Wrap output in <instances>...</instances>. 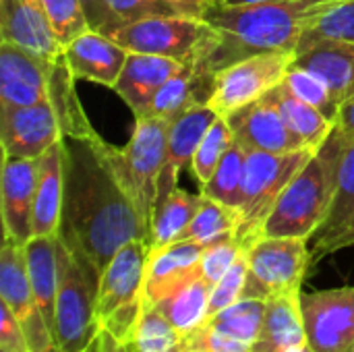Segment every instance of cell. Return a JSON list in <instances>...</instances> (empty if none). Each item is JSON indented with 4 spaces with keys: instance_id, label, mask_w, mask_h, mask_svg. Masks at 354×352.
Listing matches in <instances>:
<instances>
[{
    "instance_id": "8d00e7d4",
    "label": "cell",
    "mask_w": 354,
    "mask_h": 352,
    "mask_svg": "<svg viewBox=\"0 0 354 352\" xmlns=\"http://www.w3.org/2000/svg\"><path fill=\"white\" fill-rule=\"evenodd\" d=\"M284 85L297 98H301L303 102L315 106L326 118L336 122L338 112H340V102L334 98L332 89L326 85V81H322L315 73L292 64L288 75H286V79H284Z\"/></svg>"
},
{
    "instance_id": "ab89813d",
    "label": "cell",
    "mask_w": 354,
    "mask_h": 352,
    "mask_svg": "<svg viewBox=\"0 0 354 352\" xmlns=\"http://www.w3.org/2000/svg\"><path fill=\"white\" fill-rule=\"evenodd\" d=\"M44 6L62 50L66 44L89 29L81 0H44Z\"/></svg>"
},
{
    "instance_id": "30bf717a",
    "label": "cell",
    "mask_w": 354,
    "mask_h": 352,
    "mask_svg": "<svg viewBox=\"0 0 354 352\" xmlns=\"http://www.w3.org/2000/svg\"><path fill=\"white\" fill-rule=\"evenodd\" d=\"M214 33L203 17L162 15L133 23H124L110 37L129 52L189 60L197 48Z\"/></svg>"
},
{
    "instance_id": "4316f807",
    "label": "cell",
    "mask_w": 354,
    "mask_h": 352,
    "mask_svg": "<svg viewBox=\"0 0 354 352\" xmlns=\"http://www.w3.org/2000/svg\"><path fill=\"white\" fill-rule=\"evenodd\" d=\"M354 218V139H348L346 149L336 166L334 176V197L330 212L322 228L315 232V245L311 249V263L322 259L324 249L344 230Z\"/></svg>"
},
{
    "instance_id": "f907efd6",
    "label": "cell",
    "mask_w": 354,
    "mask_h": 352,
    "mask_svg": "<svg viewBox=\"0 0 354 352\" xmlns=\"http://www.w3.org/2000/svg\"><path fill=\"white\" fill-rule=\"evenodd\" d=\"M282 352H315L307 342H303V344H297V346H290V349H284Z\"/></svg>"
},
{
    "instance_id": "7402d4cb",
    "label": "cell",
    "mask_w": 354,
    "mask_h": 352,
    "mask_svg": "<svg viewBox=\"0 0 354 352\" xmlns=\"http://www.w3.org/2000/svg\"><path fill=\"white\" fill-rule=\"evenodd\" d=\"M183 64V60L174 58L129 52L127 62L112 89L129 104L135 118H141L147 114L149 104L160 91V87L174 73H178Z\"/></svg>"
},
{
    "instance_id": "bcb514c9",
    "label": "cell",
    "mask_w": 354,
    "mask_h": 352,
    "mask_svg": "<svg viewBox=\"0 0 354 352\" xmlns=\"http://www.w3.org/2000/svg\"><path fill=\"white\" fill-rule=\"evenodd\" d=\"M334 127L338 131H342L348 139H354V98H351L348 102H344L340 106V112H338Z\"/></svg>"
},
{
    "instance_id": "9c48e42d",
    "label": "cell",
    "mask_w": 354,
    "mask_h": 352,
    "mask_svg": "<svg viewBox=\"0 0 354 352\" xmlns=\"http://www.w3.org/2000/svg\"><path fill=\"white\" fill-rule=\"evenodd\" d=\"M297 52H257L214 75V91L207 106L222 118L232 112L257 102L274 87H278L290 66L295 64Z\"/></svg>"
},
{
    "instance_id": "836d02e7",
    "label": "cell",
    "mask_w": 354,
    "mask_h": 352,
    "mask_svg": "<svg viewBox=\"0 0 354 352\" xmlns=\"http://www.w3.org/2000/svg\"><path fill=\"white\" fill-rule=\"evenodd\" d=\"M266 315V301L261 299H241L234 305L209 315L205 319L218 332H224L232 338L253 344L259 336Z\"/></svg>"
},
{
    "instance_id": "f546056e",
    "label": "cell",
    "mask_w": 354,
    "mask_h": 352,
    "mask_svg": "<svg viewBox=\"0 0 354 352\" xmlns=\"http://www.w3.org/2000/svg\"><path fill=\"white\" fill-rule=\"evenodd\" d=\"M209 295H212V286L197 272L153 307L164 317H168L170 324L180 334L187 336L189 332L203 326L205 319L209 317Z\"/></svg>"
},
{
    "instance_id": "d6a6232c",
    "label": "cell",
    "mask_w": 354,
    "mask_h": 352,
    "mask_svg": "<svg viewBox=\"0 0 354 352\" xmlns=\"http://www.w3.org/2000/svg\"><path fill=\"white\" fill-rule=\"evenodd\" d=\"M245 156H247L245 147L234 141L232 147L226 151L224 160L220 162L218 170L209 178V183L201 187V193L239 212L243 203Z\"/></svg>"
},
{
    "instance_id": "f1b7e54d",
    "label": "cell",
    "mask_w": 354,
    "mask_h": 352,
    "mask_svg": "<svg viewBox=\"0 0 354 352\" xmlns=\"http://www.w3.org/2000/svg\"><path fill=\"white\" fill-rule=\"evenodd\" d=\"M203 195L189 193L176 187L166 199L158 201L149 222V237L147 243L151 249H162L176 243L183 232L189 228L191 220L195 218Z\"/></svg>"
},
{
    "instance_id": "7bdbcfd3",
    "label": "cell",
    "mask_w": 354,
    "mask_h": 352,
    "mask_svg": "<svg viewBox=\"0 0 354 352\" xmlns=\"http://www.w3.org/2000/svg\"><path fill=\"white\" fill-rule=\"evenodd\" d=\"M0 351L31 352L21 324L4 303H0Z\"/></svg>"
},
{
    "instance_id": "e0dca14e",
    "label": "cell",
    "mask_w": 354,
    "mask_h": 352,
    "mask_svg": "<svg viewBox=\"0 0 354 352\" xmlns=\"http://www.w3.org/2000/svg\"><path fill=\"white\" fill-rule=\"evenodd\" d=\"M0 39L50 62L62 54L44 0H0Z\"/></svg>"
},
{
    "instance_id": "5bb4252c",
    "label": "cell",
    "mask_w": 354,
    "mask_h": 352,
    "mask_svg": "<svg viewBox=\"0 0 354 352\" xmlns=\"http://www.w3.org/2000/svg\"><path fill=\"white\" fill-rule=\"evenodd\" d=\"M37 189V162L2 156L0 214L4 239L27 245L33 239V203Z\"/></svg>"
},
{
    "instance_id": "7dc6e473",
    "label": "cell",
    "mask_w": 354,
    "mask_h": 352,
    "mask_svg": "<svg viewBox=\"0 0 354 352\" xmlns=\"http://www.w3.org/2000/svg\"><path fill=\"white\" fill-rule=\"evenodd\" d=\"M346 247H354V218L344 226V230L324 249V253H322V259L326 257V255H332V253H336V251H340V249H346Z\"/></svg>"
},
{
    "instance_id": "60d3db41",
    "label": "cell",
    "mask_w": 354,
    "mask_h": 352,
    "mask_svg": "<svg viewBox=\"0 0 354 352\" xmlns=\"http://www.w3.org/2000/svg\"><path fill=\"white\" fill-rule=\"evenodd\" d=\"M243 251L245 247L236 237H226L207 245V249L199 259V276L214 288L216 282L234 266V261L241 257Z\"/></svg>"
},
{
    "instance_id": "e575fe53",
    "label": "cell",
    "mask_w": 354,
    "mask_h": 352,
    "mask_svg": "<svg viewBox=\"0 0 354 352\" xmlns=\"http://www.w3.org/2000/svg\"><path fill=\"white\" fill-rule=\"evenodd\" d=\"M129 346L131 352H183L185 334H180L156 307H143Z\"/></svg>"
},
{
    "instance_id": "484cf974",
    "label": "cell",
    "mask_w": 354,
    "mask_h": 352,
    "mask_svg": "<svg viewBox=\"0 0 354 352\" xmlns=\"http://www.w3.org/2000/svg\"><path fill=\"white\" fill-rule=\"evenodd\" d=\"M48 100L58 116L62 137H75L85 141H93L100 137L87 120V114L79 102V95L75 91V77L64 60V54H60L50 66Z\"/></svg>"
},
{
    "instance_id": "4dcf8cb0",
    "label": "cell",
    "mask_w": 354,
    "mask_h": 352,
    "mask_svg": "<svg viewBox=\"0 0 354 352\" xmlns=\"http://www.w3.org/2000/svg\"><path fill=\"white\" fill-rule=\"evenodd\" d=\"M272 104L280 110L282 118L286 120V124L311 147V149H317L326 139L328 135L332 133L334 129V122L330 118H326L315 106L303 102L301 98H297L286 85L284 81L274 87L270 93H266Z\"/></svg>"
},
{
    "instance_id": "603a6c76",
    "label": "cell",
    "mask_w": 354,
    "mask_h": 352,
    "mask_svg": "<svg viewBox=\"0 0 354 352\" xmlns=\"http://www.w3.org/2000/svg\"><path fill=\"white\" fill-rule=\"evenodd\" d=\"M37 162V189L33 203V237H58L64 199L62 141L44 151Z\"/></svg>"
},
{
    "instance_id": "c3c4849f",
    "label": "cell",
    "mask_w": 354,
    "mask_h": 352,
    "mask_svg": "<svg viewBox=\"0 0 354 352\" xmlns=\"http://www.w3.org/2000/svg\"><path fill=\"white\" fill-rule=\"evenodd\" d=\"M216 4H226V6H241V4H257V2H270V0H207Z\"/></svg>"
},
{
    "instance_id": "83f0119b",
    "label": "cell",
    "mask_w": 354,
    "mask_h": 352,
    "mask_svg": "<svg viewBox=\"0 0 354 352\" xmlns=\"http://www.w3.org/2000/svg\"><path fill=\"white\" fill-rule=\"evenodd\" d=\"M58 237H33L25 245V259L29 282L37 307L54 334V309H56V290H58V255H56Z\"/></svg>"
},
{
    "instance_id": "277c9868",
    "label": "cell",
    "mask_w": 354,
    "mask_h": 352,
    "mask_svg": "<svg viewBox=\"0 0 354 352\" xmlns=\"http://www.w3.org/2000/svg\"><path fill=\"white\" fill-rule=\"evenodd\" d=\"M170 122L158 118H135V131L127 145L114 147L102 141V151L118 183L139 210L149 237V222L158 197V180L166 160Z\"/></svg>"
},
{
    "instance_id": "816d5d0a",
    "label": "cell",
    "mask_w": 354,
    "mask_h": 352,
    "mask_svg": "<svg viewBox=\"0 0 354 352\" xmlns=\"http://www.w3.org/2000/svg\"><path fill=\"white\" fill-rule=\"evenodd\" d=\"M183 352H203V351H199V349H191V346H187V344H185Z\"/></svg>"
},
{
    "instance_id": "f5cc1de1",
    "label": "cell",
    "mask_w": 354,
    "mask_h": 352,
    "mask_svg": "<svg viewBox=\"0 0 354 352\" xmlns=\"http://www.w3.org/2000/svg\"><path fill=\"white\" fill-rule=\"evenodd\" d=\"M0 352H4V351H0Z\"/></svg>"
},
{
    "instance_id": "6da1fadb",
    "label": "cell",
    "mask_w": 354,
    "mask_h": 352,
    "mask_svg": "<svg viewBox=\"0 0 354 352\" xmlns=\"http://www.w3.org/2000/svg\"><path fill=\"white\" fill-rule=\"evenodd\" d=\"M102 137H62L64 199L58 239L97 276L131 241H147V226L112 172Z\"/></svg>"
},
{
    "instance_id": "d6986e66",
    "label": "cell",
    "mask_w": 354,
    "mask_h": 352,
    "mask_svg": "<svg viewBox=\"0 0 354 352\" xmlns=\"http://www.w3.org/2000/svg\"><path fill=\"white\" fill-rule=\"evenodd\" d=\"M207 245L176 241L162 249H151L143 286V307H153L191 276L199 272V259Z\"/></svg>"
},
{
    "instance_id": "3957f363",
    "label": "cell",
    "mask_w": 354,
    "mask_h": 352,
    "mask_svg": "<svg viewBox=\"0 0 354 352\" xmlns=\"http://www.w3.org/2000/svg\"><path fill=\"white\" fill-rule=\"evenodd\" d=\"M348 137L336 127L317 147L311 160L292 176L268 216L261 237L311 239L328 218L334 197L336 166L346 149Z\"/></svg>"
},
{
    "instance_id": "8fae6325",
    "label": "cell",
    "mask_w": 354,
    "mask_h": 352,
    "mask_svg": "<svg viewBox=\"0 0 354 352\" xmlns=\"http://www.w3.org/2000/svg\"><path fill=\"white\" fill-rule=\"evenodd\" d=\"M0 303H4L10 313L21 324L29 351L31 352H60L56 346L54 334L46 324L33 288L29 282L25 247L10 239H4L0 251Z\"/></svg>"
},
{
    "instance_id": "2e32d148",
    "label": "cell",
    "mask_w": 354,
    "mask_h": 352,
    "mask_svg": "<svg viewBox=\"0 0 354 352\" xmlns=\"http://www.w3.org/2000/svg\"><path fill=\"white\" fill-rule=\"evenodd\" d=\"M52 62L15 44H0V106H35L48 100Z\"/></svg>"
},
{
    "instance_id": "cb8c5ba5",
    "label": "cell",
    "mask_w": 354,
    "mask_h": 352,
    "mask_svg": "<svg viewBox=\"0 0 354 352\" xmlns=\"http://www.w3.org/2000/svg\"><path fill=\"white\" fill-rule=\"evenodd\" d=\"M295 64L315 73L322 81H326L340 106L354 98V41H317L297 54Z\"/></svg>"
},
{
    "instance_id": "44dd1931",
    "label": "cell",
    "mask_w": 354,
    "mask_h": 352,
    "mask_svg": "<svg viewBox=\"0 0 354 352\" xmlns=\"http://www.w3.org/2000/svg\"><path fill=\"white\" fill-rule=\"evenodd\" d=\"M214 75L216 73L205 71L197 60H185L180 71L174 73L160 87V91L149 104L147 114L141 118H158L172 122L193 108L207 106L214 91Z\"/></svg>"
},
{
    "instance_id": "ba28073f",
    "label": "cell",
    "mask_w": 354,
    "mask_h": 352,
    "mask_svg": "<svg viewBox=\"0 0 354 352\" xmlns=\"http://www.w3.org/2000/svg\"><path fill=\"white\" fill-rule=\"evenodd\" d=\"M245 251L249 276L243 299L268 301L272 297L301 293L303 278L311 266L307 239L259 237Z\"/></svg>"
},
{
    "instance_id": "d590c367",
    "label": "cell",
    "mask_w": 354,
    "mask_h": 352,
    "mask_svg": "<svg viewBox=\"0 0 354 352\" xmlns=\"http://www.w3.org/2000/svg\"><path fill=\"white\" fill-rule=\"evenodd\" d=\"M232 143H234V133H232L228 120L218 116L214 120V124L207 129V133L203 135V139L193 156V164H191L193 176L197 178V183L201 187L209 183V178L218 170L220 162L224 160L226 151L232 147Z\"/></svg>"
},
{
    "instance_id": "681fc988",
    "label": "cell",
    "mask_w": 354,
    "mask_h": 352,
    "mask_svg": "<svg viewBox=\"0 0 354 352\" xmlns=\"http://www.w3.org/2000/svg\"><path fill=\"white\" fill-rule=\"evenodd\" d=\"M178 2H185V4H189V6H193L199 15L203 12V6H205V2L207 0H178Z\"/></svg>"
},
{
    "instance_id": "d4e9b609",
    "label": "cell",
    "mask_w": 354,
    "mask_h": 352,
    "mask_svg": "<svg viewBox=\"0 0 354 352\" xmlns=\"http://www.w3.org/2000/svg\"><path fill=\"white\" fill-rule=\"evenodd\" d=\"M307 342L301 293L280 295L266 301V315L251 352H282Z\"/></svg>"
},
{
    "instance_id": "1f68e13d",
    "label": "cell",
    "mask_w": 354,
    "mask_h": 352,
    "mask_svg": "<svg viewBox=\"0 0 354 352\" xmlns=\"http://www.w3.org/2000/svg\"><path fill=\"white\" fill-rule=\"evenodd\" d=\"M239 228H241V214L236 210L203 195V201H201L195 218L191 220L189 228L183 232V237L178 241L212 245L220 239L236 237Z\"/></svg>"
},
{
    "instance_id": "f35d334b",
    "label": "cell",
    "mask_w": 354,
    "mask_h": 352,
    "mask_svg": "<svg viewBox=\"0 0 354 352\" xmlns=\"http://www.w3.org/2000/svg\"><path fill=\"white\" fill-rule=\"evenodd\" d=\"M108 8L120 23H133L149 17H162V15H193L201 17L193 6L178 2V0H106Z\"/></svg>"
},
{
    "instance_id": "9a60e30c",
    "label": "cell",
    "mask_w": 354,
    "mask_h": 352,
    "mask_svg": "<svg viewBox=\"0 0 354 352\" xmlns=\"http://www.w3.org/2000/svg\"><path fill=\"white\" fill-rule=\"evenodd\" d=\"M228 124L234 133V141L247 151L288 154L299 149H311L282 118L280 110L268 95L232 112Z\"/></svg>"
},
{
    "instance_id": "f6af8a7d",
    "label": "cell",
    "mask_w": 354,
    "mask_h": 352,
    "mask_svg": "<svg viewBox=\"0 0 354 352\" xmlns=\"http://www.w3.org/2000/svg\"><path fill=\"white\" fill-rule=\"evenodd\" d=\"M85 352H131V346L120 342L118 338H114L110 332L100 328V334L95 336V340L89 344V349Z\"/></svg>"
},
{
    "instance_id": "b9f144b4",
    "label": "cell",
    "mask_w": 354,
    "mask_h": 352,
    "mask_svg": "<svg viewBox=\"0 0 354 352\" xmlns=\"http://www.w3.org/2000/svg\"><path fill=\"white\" fill-rule=\"evenodd\" d=\"M247 276H249V261H247V251H243L241 257L234 261V266L212 288L209 315H214L243 299V293L247 286Z\"/></svg>"
},
{
    "instance_id": "52a82bcc",
    "label": "cell",
    "mask_w": 354,
    "mask_h": 352,
    "mask_svg": "<svg viewBox=\"0 0 354 352\" xmlns=\"http://www.w3.org/2000/svg\"><path fill=\"white\" fill-rule=\"evenodd\" d=\"M315 151L317 149H299L288 154L247 151L243 203L239 210L241 228L236 232V239L243 243V247H249L261 237L263 224L272 214L280 193Z\"/></svg>"
},
{
    "instance_id": "5b68a950",
    "label": "cell",
    "mask_w": 354,
    "mask_h": 352,
    "mask_svg": "<svg viewBox=\"0 0 354 352\" xmlns=\"http://www.w3.org/2000/svg\"><path fill=\"white\" fill-rule=\"evenodd\" d=\"M151 247L147 241L127 243L106 266L97 284V322L124 344H131L143 313V286Z\"/></svg>"
},
{
    "instance_id": "ee69618b",
    "label": "cell",
    "mask_w": 354,
    "mask_h": 352,
    "mask_svg": "<svg viewBox=\"0 0 354 352\" xmlns=\"http://www.w3.org/2000/svg\"><path fill=\"white\" fill-rule=\"evenodd\" d=\"M81 4H83L85 17L89 23V29L100 31V33L110 37L120 27V23L116 21V17L108 8L106 0H81Z\"/></svg>"
},
{
    "instance_id": "74e56055",
    "label": "cell",
    "mask_w": 354,
    "mask_h": 352,
    "mask_svg": "<svg viewBox=\"0 0 354 352\" xmlns=\"http://www.w3.org/2000/svg\"><path fill=\"white\" fill-rule=\"evenodd\" d=\"M324 39L354 41V0H342L330 8L299 41L297 54Z\"/></svg>"
},
{
    "instance_id": "7a4b0ae2",
    "label": "cell",
    "mask_w": 354,
    "mask_h": 352,
    "mask_svg": "<svg viewBox=\"0 0 354 352\" xmlns=\"http://www.w3.org/2000/svg\"><path fill=\"white\" fill-rule=\"evenodd\" d=\"M342 0H270L226 6L205 2L201 17L214 33L191 56L218 73L257 52H297L303 35Z\"/></svg>"
},
{
    "instance_id": "ac0fdd59",
    "label": "cell",
    "mask_w": 354,
    "mask_h": 352,
    "mask_svg": "<svg viewBox=\"0 0 354 352\" xmlns=\"http://www.w3.org/2000/svg\"><path fill=\"white\" fill-rule=\"evenodd\" d=\"M218 114L209 106H199L176 120L170 122L168 127V141H166V160L160 172L158 180V197L156 203L166 199L176 187H178V176L185 168H191L193 156L207 133V129L214 124Z\"/></svg>"
},
{
    "instance_id": "7c38bea8",
    "label": "cell",
    "mask_w": 354,
    "mask_h": 352,
    "mask_svg": "<svg viewBox=\"0 0 354 352\" xmlns=\"http://www.w3.org/2000/svg\"><path fill=\"white\" fill-rule=\"evenodd\" d=\"M307 344L315 352H354V286L301 293Z\"/></svg>"
},
{
    "instance_id": "4fadbf2b",
    "label": "cell",
    "mask_w": 354,
    "mask_h": 352,
    "mask_svg": "<svg viewBox=\"0 0 354 352\" xmlns=\"http://www.w3.org/2000/svg\"><path fill=\"white\" fill-rule=\"evenodd\" d=\"M62 141V129L50 100L35 106H0L2 156L35 160Z\"/></svg>"
},
{
    "instance_id": "ffe728a7",
    "label": "cell",
    "mask_w": 354,
    "mask_h": 352,
    "mask_svg": "<svg viewBox=\"0 0 354 352\" xmlns=\"http://www.w3.org/2000/svg\"><path fill=\"white\" fill-rule=\"evenodd\" d=\"M62 54L75 79H85L106 87H114L127 62L129 50L116 44L112 37L87 29L71 44H66Z\"/></svg>"
},
{
    "instance_id": "8992f818",
    "label": "cell",
    "mask_w": 354,
    "mask_h": 352,
    "mask_svg": "<svg viewBox=\"0 0 354 352\" xmlns=\"http://www.w3.org/2000/svg\"><path fill=\"white\" fill-rule=\"evenodd\" d=\"M58 290L54 309V340L60 352H85L100 334L97 284L100 276L81 263L58 239Z\"/></svg>"
}]
</instances>
